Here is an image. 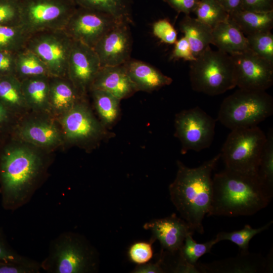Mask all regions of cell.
I'll list each match as a JSON object with an SVG mask.
<instances>
[{"label":"cell","instance_id":"6da1fadb","mask_svg":"<svg viewBox=\"0 0 273 273\" xmlns=\"http://www.w3.org/2000/svg\"><path fill=\"white\" fill-rule=\"evenodd\" d=\"M55 152L14 137L0 148V194L2 205L15 211L31 199L49 175Z\"/></svg>","mask_w":273,"mask_h":273},{"label":"cell","instance_id":"7a4b0ae2","mask_svg":"<svg viewBox=\"0 0 273 273\" xmlns=\"http://www.w3.org/2000/svg\"><path fill=\"white\" fill-rule=\"evenodd\" d=\"M220 158V153L190 168L177 160L175 179L169 186L170 200L191 230L204 232L203 220L209 213L212 197V171Z\"/></svg>","mask_w":273,"mask_h":273},{"label":"cell","instance_id":"3957f363","mask_svg":"<svg viewBox=\"0 0 273 273\" xmlns=\"http://www.w3.org/2000/svg\"><path fill=\"white\" fill-rule=\"evenodd\" d=\"M212 197L207 216H249L265 208L271 198L257 174L225 168L212 178Z\"/></svg>","mask_w":273,"mask_h":273},{"label":"cell","instance_id":"277c9868","mask_svg":"<svg viewBox=\"0 0 273 273\" xmlns=\"http://www.w3.org/2000/svg\"><path fill=\"white\" fill-rule=\"evenodd\" d=\"M99 264L98 252L90 242L80 234L68 231L51 241L40 267L48 273H93Z\"/></svg>","mask_w":273,"mask_h":273},{"label":"cell","instance_id":"5b68a950","mask_svg":"<svg viewBox=\"0 0 273 273\" xmlns=\"http://www.w3.org/2000/svg\"><path fill=\"white\" fill-rule=\"evenodd\" d=\"M64 141L63 150L77 147L87 153L102 142L113 137L94 112L89 96L82 98L68 112L57 119Z\"/></svg>","mask_w":273,"mask_h":273},{"label":"cell","instance_id":"8992f818","mask_svg":"<svg viewBox=\"0 0 273 273\" xmlns=\"http://www.w3.org/2000/svg\"><path fill=\"white\" fill-rule=\"evenodd\" d=\"M272 113L273 98L266 91L239 88L223 100L217 120L232 130L258 126Z\"/></svg>","mask_w":273,"mask_h":273},{"label":"cell","instance_id":"52a82bcc","mask_svg":"<svg viewBox=\"0 0 273 273\" xmlns=\"http://www.w3.org/2000/svg\"><path fill=\"white\" fill-rule=\"evenodd\" d=\"M190 63V80L194 91L213 96L236 87L230 55L210 47Z\"/></svg>","mask_w":273,"mask_h":273},{"label":"cell","instance_id":"ba28073f","mask_svg":"<svg viewBox=\"0 0 273 273\" xmlns=\"http://www.w3.org/2000/svg\"><path fill=\"white\" fill-rule=\"evenodd\" d=\"M266 139L258 126L232 130L220 153L225 168L257 174Z\"/></svg>","mask_w":273,"mask_h":273},{"label":"cell","instance_id":"9c48e42d","mask_svg":"<svg viewBox=\"0 0 273 273\" xmlns=\"http://www.w3.org/2000/svg\"><path fill=\"white\" fill-rule=\"evenodd\" d=\"M61 0H29L19 4L20 25L29 35L63 29L75 9L72 3Z\"/></svg>","mask_w":273,"mask_h":273},{"label":"cell","instance_id":"30bf717a","mask_svg":"<svg viewBox=\"0 0 273 273\" xmlns=\"http://www.w3.org/2000/svg\"><path fill=\"white\" fill-rule=\"evenodd\" d=\"M215 124L216 120L198 106L177 113L174 135L180 142L181 153L208 148L214 138Z\"/></svg>","mask_w":273,"mask_h":273},{"label":"cell","instance_id":"8fae6325","mask_svg":"<svg viewBox=\"0 0 273 273\" xmlns=\"http://www.w3.org/2000/svg\"><path fill=\"white\" fill-rule=\"evenodd\" d=\"M73 42L63 29L50 30L29 35L25 47L41 59L50 76H66Z\"/></svg>","mask_w":273,"mask_h":273},{"label":"cell","instance_id":"7c38bea8","mask_svg":"<svg viewBox=\"0 0 273 273\" xmlns=\"http://www.w3.org/2000/svg\"><path fill=\"white\" fill-rule=\"evenodd\" d=\"M12 137L51 152L63 150L60 125L50 114L29 111L19 119Z\"/></svg>","mask_w":273,"mask_h":273},{"label":"cell","instance_id":"4fadbf2b","mask_svg":"<svg viewBox=\"0 0 273 273\" xmlns=\"http://www.w3.org/2000/svg\"><path fill=\"white\" fill-rule=\"evenodd\" d=\"M119 21L122 20L106 13L80 7L75 9L63 30L73 40L94 48Z\"/></svg>","mask_w":273,"mask_h":273},{"label":"cell","instance_id":"5bb4252c","mask_svg":"<svg viewBox=\"0 0 273 273\" xmlns=\"http://www.w3.org/2000/svg\"><path fill=\"white\" fill-rule=\"evenodd\" d=\"M233 60L236 86L266 91L273 84V63L249 49L230 55Z\"/></svg>","mask_w":273,"mask_h":273},{"label":"cell","instance_id":"9a60e30c","mask_svg":"<svg viewBox=\"0 0 273 273\" xmlns=\"http://www.w3.org/2000/svg\"><path fill=\"white\" fill-rule=\"evenodd\" d=\"M100 68V60L94 49L73 40L67 76L82 97L88 96L90 86Z\"/></svg>","mask_w":273,"mask_h":273},{"label":"cell","instance_id":"2e32d148","mask_svg":"<svg viewBox=\"0 0 273 273\" xmlns=\"http://www.w3.org/2000/svg\"><path fill=\"white\" fill-rule=\"evenodd\" d=\"M127 21H119L94 47L101 67L122 65L130 59L132 38Z\"/></svg>","mask_w":273,"mask_h":273},{"label":"cell","instance_id":"e0dca14e","mask_svg":"<svg viewBox=\"0 0 273 273\" xmlns=\"http://www.w3.org/2000/svg\"><path fill=\"white\" fill-rule=\"evenodd\" d=\"M143 228L152 233L150 241L157 240L162 248L170 253L179 251L187 235L194 233L188 224L175 213L169 216L154 219L146 223Z\"/></svg>","mask_w":273,"mask_h":273},{"label":"cell","instance_id":"ac0fdd59","mask_svg":"<svg viewBox=\"0 0 273 273\" xmlns=\"http://www.w3.org/2000/svg\"><path fill=\"white\" fill-rule=\"evenodd\" d=\"M197 265L200 273H260L267 270L266 258L249 252L209 263L198 262Z\"/></svg>","mask_w":273,"mask_h":273},{"label":"cell","instance_id":"d6986e66","mask_svg":"<svg viewBox=\"0 0 273 273\" xmlns=\"http://www.w3.org/2000/svg\"><path fill=\"white\" fill-rule=\"evenodd\" d=\"M92 89L108 92L120 100L138 92L124 64L101 67L90 86L89 90Z\"/></svg>","mask_w":273,"mask_h":273},{"label":"cell","instance_id":"ffe728a7","mask_svg":"<svg viewBox=\"0 0 273 273\" xmlns=\"http://www.w3.org/2000/svg\"><path fill=\"white\" fill-rule=\"evenodd\" d=\"M82 98L67 76H49L50 111L57 119L70 110Z\"/></svg>","mask_w":273,"mask_h":273},{"label":"cell","instance_id":"44dd1931","mask_svg":"<svg viewBox=\"0 0 273 273\" xmlns=\"http://www.w3.org/2000/svg\"><path fill=\"white\" fill-rule=\"evenodd\" d=\"M124 65L138 92H152L172 82L171 77L145 62L130 59Z\"/></svg>","mask_w":273,"mask_h":273},{"label":"cell","instance_id":"7402d4cb","mask_svg":"<svg viewBox=\"0 0 273 273\" xmlns=\"http://www.w3.org/2000/svg\"><path fill=\"white\" fill-rule=\"evenodd\" d=\"M212 44L229 55L249 49L246 35L230 16L212 28Z\"/></svg>","mask_w":273,"mask_h":273},{"label":"cell","instance_id":"603a6c76","mask_svg":"<svg viewBox=\"0 0 273 273\" xmlns=\"http://www.w3.org/2000/svg\"><path fill=\"white\" fill-rule=\"evenodd\" d=\"M49 76L34 77L21 81L24 98L30 111L51 114Z\"/></svg>","mask_w":273,"mask_h":273},{"label":"cell","instance_id":"cb8c5ba5","mask_svg":"<svg viewBox=\"0 0 273 273\" xmlns=\"http://www.w3.org/2000/svg\"><path fill=\"white\" fill-rule=\"evenodd\" d=\"M179 29L188 40L191 51L196 57L212 44V28L207 25L185 15L179 23Z\"/></svg>","mask_w":273,"mask_h":273},{"label":"cell","instance_id":"d4e9b609","mask_svg":"<svg viewBox=\"0 0 273 273\" xmlns=\"http://www.w3.org/2000/svg\"><path fill=\"white\" fill-rule=\"evenodd\" d=\"M0 102L19 119L30 111L21 82L15 75L0 76Z\"/></svg>","mask_w":273,"mask_h":273},{"label":"cell","instance_id":"484cf974","mask_svg":"<svg viewBox=\"0 0 273 273\" xmlns=\"http://www.w3.org/2000/svg\"><path fill=\"white\" fill-rule=\"evenodd\" d=\"M229 16L246 36L271 31L273 27V11L259 12L242 9Z\"/></svg>","mask_w":273,"mask_h":273},{"label":"cell","instance_id":"4316f807","mask_svg":"<svg viewBox=\"0 0 273 273\" xmlns=\"http://www.w3.org/2000/svg\"><path fill=\"white\" fill-rule=\"evenodd\" d=\"M88 96L92 100L93 107L101 122L107 128L115 124L120 117L121 100L101 89L90 90Z\"/></svg>","mask_w":273,"mask_h":273},{"label":"cell","instance_id":"83f0119b","mask_svg":"<svg viewBox=\"0 0 273 273\" xmlns=\"http://www.w3.org/2000/svg\"><path fill=\"white\" fill-rule=\"evenodd\" d=\"M79 7L103 12L133 24L132 0H73Z\"/></svg>","mask_w":273,"mask_h":273},{"label":"cell","instance_id":"f1b7e54d","mask_svg":"<svg viewBox=\"0 0 273 273\" xmlns=\"http://www.w3.org/2000/svg\"><path fill=\"white\" fill-rule=\"evenodd\" d=\"M15 76L21 81L29 78L50 75L41 59L24 47L16 53Z\"/></svg>","mask_w":273,"mask_h":273},{"label":"cell","instance_id":"f546056e","mask_svg":"<svg viewBox=\"0 0 273 273\" xmlns=\"http://www.w3.org/2000/svg\"><path fill=\"white\" fill-rule=\"evenodd\" d=\"M266 135L257 172L260 182L268 195L273 196V130L270 128Z\"/></svg>","mask_w":273,"mask_h":273},{"label":"cell","instance_id":"4dcf8cb0","mask_svg":"<svg viewBox=\"0 0 273 273\" xmlns=\"http://www.w3.org/2000/svg\"><path fill=\"white\" fill-rule=\"evenodd\" d=\"M193 13L196 18L212 29L229 17L217 0H199Z\"/></svg>","mask_w":273,"mask_h":273},{"label":"cell","instance_id":"1f68e13d","mask_svg":"<svg viewBox=\"0 0 273 273\" xmlns=\"http://www.w3.org/2000/svg\"><path fill=\"white\" fill-rule=\"evenodd\" d=\"M272 223L270 221L265 225L257 229L253 228L249 224H246L244 228L231 232H220L215 239L219 243L221 241L228 240L234 243L239 247L240 252H249V244L250 240L256 235L267 230Z\"/></svg>","mask_w":273,"mask_h":273},{"label":"cell","instance_id":"d6a6232c","mask_svg":"<svg viewBox=\"0 0 273 273\" xmlns=\"http://www.w3.org/2000/svg\"><path fill=\"white\" fill-rule=\"evenodd\" d=\"M29 36L20 25H0V50L17 52L25 47Z\"/></svg>","mask_w":273,"mask_h":273},{"label":"cell","instance_id":"836d02e7","mask_svg":"<svg viewBox=\"0 0 273 273\" xmlns=\"http://www.w3.org/2000/svg\"><path fill=\"white\" fill-rule=\"evenodd\" d=\"M193 234L190 233L187 235L179 252L188 262L196 265L199 259L210 253L213 246L218 243L215 238L205 243H197L194 240Z\"/></svg>","mask_w":273,"mask_h":273},{"label":"cell","instance_id":"e575fe53","mask_svg":"<svg viewBox=\"0 0 273 273\" xmlns=\"http://www.w3.org/2000/svg\"><path fill=\"white\" fill-rule=\"evenodd\" d=\"M246 36L250 50L273 63V34L271 31L260 32Z\"/></svg>","mask_w":273,"mask_h":273},{"label":"cell","instance_id":"d590c367","mask_svg":"<svg viewBox=\"0 0 273 273\" xmlns=\"http://www.w3.org/2000/svg\"><path fill=\"white\" fill-rule=\"evenodd\" d=\"M0 261L40 266V262L19 254L13 249L9 244L2 228H0Z\"/></svg>","mask_w":273,"mask_h":273},{"label":"cell","instance_id":"8d00e7d4","mask_svg":"<svg viewBox=\"0 0 273 273\" xmlns=\"http://www.w3.org/2000/svg\"><path fill=\"white\" fill-rule=\"evenodd\" d=\"M16 2L0 0V25H20V7Z\"/></svg>","mask_w":273,"mask_h":273},{"label":"cell","instance_id":"74e56055","mask_svg":"<svg viewBox=\"0 0 273 273\" xmlns=\"http://www.w3.org/2000/svg\"><path fill=\"white\" fill-rule=\"evenodd\" d=\"M152 32L155 36L165 43L174 44L177 40L176 29L166 18L154 22L152 25Z\"/></svg>","mask_w":273,"mask_h":273},{"label":"cell","instance_id":"f35d334b","mask_svg":"<svg viewBox=\"0 0 273 273\" xmlns=\"http://www.w3.org/2000/svg\"><path fill=\"white\" fill-rule=\"evenodd\" d=\"M19 118L0 102V140L12 137Z\"/></svg>","mask_w":273,"mask_h":273},{"label":"cell","instance_id":"ab89813d","mask_svg":"<svg viewBox=\"0 0 273 273\" xmlns=\"http://www.w3.org/2000/svg\"><path fill=\"white\" fill-rule=\"evenodd\" d=\"M153 243L140 242L132 244L129 249L128 255L130 260L138 264L146 263L153 257V251L152 244Z\"/></svg>","mask_w":273,"mask_h":273},{"label":"cell","instance_id":"60d3db41","mask_svg":"<svg viewBox=\"0 0 273 273\" xmlns=\"http://www.w3.org/2000/svg\"><path fill=\"white\" fill-rule=\"evenodd\" d=\"M170 59H183L190 62L196 60L190 44L185 36L181 37L174 43V47L170 56Z\"/></svg>","mask_w":273,"mask_h":273},{"label":"cell","instance_id":"b9f144b4","mask_svg":"<svg viewBox=\"0 0 273 273\" xmlns=\"http://www.w3.org/2000/svg\"><path fill=\"white\" fill-rule=\"evenodd\" d=\"M40 269V266L0 261V273H38Z\"/></svg>","mask_w":273,"mask_h":273},{"label":"cell","instance_id":"7bdbcfd3","mask_svg":"<svg viewBox=\"0 0 273 273\" xmlns=\"http://www.w3.org/2000/svg\"><path fill=\"white\" fill-rule=\"evenodd\" d=\"M16 53L7 50H0V76H15Z\"/></svg>","mask_w":273,"mask_h":273},{"label":"cell","instance_id":"ee69618b","mask_svg":"<svg viewBox=\"0 0 273 273\" xmlns=\"http://www.w3.org/2000/svg\"><path fill=\"white\" fill-rule=\"evenodd\" d=\"M178 13H183L185 15L190 14L194 11L199 0H163Z\"/></svg>","mask_w":273,"mask_h":273},{"label":"cell","instance_id":"f6af8a7d","mask_svg":"<svg viewBox=\"0 0 273 273\" xmlns=\"http://www.w3.org/2000/svg\"><path fill=\"white\" fill-rule=\"evenodd\" d=\"M243 10L268 12L273 11V0H243Z\"/></svg>","mask_w":273,"mask_h":273},{"label":"cell","instance_id":"bcb514c9","mask_svg":"<svg viewBox=\"0 0 273 273\" xmlns=\"http://www.w3.org/2000/svg\"><path fill=\"white\" fill-rule=\"evenodd\" d=\"M165 272L162 258L155 263H146L139 264L132 271L133 273H163Z\"/></svg>","mask_w":273,"mask_h":273},{"label":"cell","instance_id":"7dc6e473","mask_svg":"<svg viewBox=\"0 0 273 273\" xmlns=\"http://www.w3.org/2000/svg\"><path fill=\"white\" fill-rule=\"evenodd\" d=\"M224 10L230 15L243 9V0H217Z\"/></svg>","mask_w":273,"mask_h":273}]
</instances>
